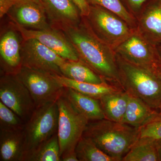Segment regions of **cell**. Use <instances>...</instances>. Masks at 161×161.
Segmentation results:
<instances>
[{"label": "cell", "instance_id": "6da1fadb", "mask_svg": "<svg viewBox=\"0 0 161 161\" xmlns=\"http://www.w3.org/2000/svg\"><path fill=\"white\" fill-rule=\"evenodd\" d=\"M63 32L80 60L106 81L116 84L121 87L115 51L94 33L84 17L78 25Z\"/></svg>", "mask_w": 161, "mask_h": 161}, {"label": "cell", "instance_id": "7a4b0ae2", "mask_svg": "<svg viewBox=\"0 0 161 161\" xmlns=\"http://www.w3.org/2000/svg\"><path fill=\"white\" fill-rule=\"evenodd\" d=\"M82 136L115 161H121L140 134L138 128L104 119L89 122Z\"/></svg>", "mask_w": 161, "mask_h": 161}, {"label": "cell", "instance_id": "3957f363", "mask_svg": "<svg viewBox=\"0 0 161 161\" xmlns=\"http://www.w3.org/2000/svg\"><path fill=\"white\" fill-rule=\"evenodd\" d=\"M116 57L121 87L158 112L161 108V79L155 70L132 64L116 54Z\"/></svg>", "mask_w": 161, "mask_h": 161}, {"label": "cell", "instance_id": "277c9868", "mask_svg": "<svg viewBox=\"0 0 161 161\" xmlns=\"http://www.w3.org/2000/svg\"><path fill=\"white\" fill-rule=\"evenodd\" d=\"M59 108L57 100L36 108L23 129L24 158L58 133Z\"/></svg>", "mask_w": 161, "mask_h": 161}, {"label": "cell", "instance_id": "5b68a950", "mask_svg": "<svg viewBox=\"0 0 161 161\" xmlns=\"http://www.w3.org/2000/svg\"><path fill=\"white\" fill-rule=\"evenodd\" d=\"M84 17L94 33L114 50L136 30L117 15L97 5H90L89 13Z\"/></svg>", "mask_w": 161, "mask_h": 161}, {"label": "cell", "instance_id": "8992f818", "mask_svg": "<svg viewBox=\"0 0 161 161\" xmlns=\"http://www.w3.org/2000/svg\"><path fill=\"white\" fill-rule=\"evenodd\" d=\"M57 103L59 108L58 135L61 158L65 153L75 152L89 121L75 109L63 95L58 98Z\"/></svg>", "mask_w": 161, "mask_h": 161}, {"label": "cell", "instance_id": "52a82bcc", "mask_svg": "<svg viewBox=\"0 0 161 161\" xmlns=\"http://www.w3.org/2000/svg\"><path fill=\"white\" fill-rule=\"evenodd\" d=\"M16 75L29 91L36 108L56 101L63 93L64 87L55 75L22 66Z\"/></svg>", "mask_w": 161, "mask_h": 161}, {"label": "cell", "instance_id": "ba28073f", "mask_svg": "<svg viewBox=\"0 0 161 161\" xmlns=\"http://www.w3.org/2000/svg\"><path fill=\"white\" fill-rule=\"evenodd\" d=\"M0 101L25 123L36 108L29 91L16 75L1 74Z\"/></svg>", "mask_w": 161, "mask_h": 161}, {"label": "cell", "instance_id": "9c48e42d", "mask_svg": "<svg viewBox=\"0 0 161 161\" xmlns=\"http://www.w3.org/2000/svg\"><path fill=\"white\" fill-rule=\"evenodd\" d=\"M114 51L127 62L148 69L155 70L159 61L155 45L144 37L136 29Z\"/></svg>", "mask_w": 161, "mask_h": 161}, {"label": "cell", "instance_id": "30bf717a", "mask_svg": "<svg viewBox=\"0 0 161 161\" xmlns=\"http://www.w3.org/2000/svg\"><path fill=\"white\" fill-rule=\"evenodd\" d=\"M22 66L36 69L53 75H62L60 67L66 60L35 39L23 40L21 43Z\"/></svg>", "mask_w": 161, "mask_h": 161}, {"label": "cell", "instance_id": "8fae6325", "mask_svg": "<svg viewBox=\"0 0 161 161\" xmlns=\"http://www.w3.org/2000/svg\"><path fill=\"white\" fill-rule=\"evenodd\" d=\"M12 26L19 33L23 40L35 39L67 60H79L78 53L63 32L53 28L48 29H26L14 22Z\"/></svg>", "mask_w": 161, "mask_h": 161}, {"label": "cell", "instance_id": "7c38bea8", "mask_svg": "<svg viewBox=\"0 0 161 161\" xmlns=\"http://www.w3.org/2000/svg\"><path fill=\"white\" fill-rule=\"evenodd\" d=\"M52 28L64 31L78 25L82 16L71 0H40Z\"/></svg>", "mask_w": 161, "mask_h": 161}, {"label": "cell", "instance_id": "4fadbf2b", "mask_svg": "<svg viewBox=\"0 0 161 161\" xmlns=\"http://www.w3.org/2000/svg\"><path fill=\"white\" fill-rule=\"evenodd\" d=\"M9 12L13 22L26 29L52 28L43 6L34 0H18Z\"/></svg>", "mask_w": 161, "mask_h": 161}, {"label": "cell", "instance_id": "5bb4252c", "mask_svg": "<svg viewBox=\"0 0 161 161\" xmlns=\"http://www.w3.org/2000/svg\"><path fill=\"white\" fill-rule=\"evenodd\" d=\"M21 44L14 31H6L0 41L1 74L17 75L22 67Z\"/></svg>", "mask_w": 161, "mask_h": 161}, {"label": "cell", "instance_id": "9a60e30c", "mask_svg": "<svg viewBox=\"0 0 161 161\" xmlns=\"http://www.w3.org/2000/svg\"><path fill=\"white\" fill-rule=\"evenodd\" d=\"M136 19L141 35L154 45L161 42V0L148 6Z\"/></svg>", "mask_w": 161, "mask_h": 161}, {"label": "cell", "instance_id": "2e32d148", "mask_svg": "<svg viewBox=\"0 0 161 161\" xmlns=\"http://www.w3.org/2000/svg\"><path fill=\"white\" fill-rule=\"evenodd\" d=\"M62 95L89 122L105 119L99 99L64 87Z\"/></svg>", "mask_w": 161, "mask_h": 161}, {"label": "cell", "instance_id": "e0dca14e", "mask_svg": "<svg viewBox=\"0 0 161 161\" xmlns=\"http://www.w3.org/2000/svg\"><path fill=\"white\" fill-rule=\"evenodd\" d=\"M24 153L23 130L0 131V161H23Z\"/></svg>", "mask_w": 161, "mask_h": 161}, {"label": "cell", "instance_id": "ac0fdd59", "mask_svg": "<svg viewBox=\"0 0 161 161\" xmlns=\"http://www.w3.org/2000/svg\"><path fill=\"white\" fill-rule=\"evenodd\" d=\"M128 98L129 95L122 89L101 97L99 100L105 119L123 123Z\"/></svg>", "mask_w": 161, "mask_h": 161}, {"label": "cell", "instance_id": "d6986e66", "mask_svg": "<svg viewBox=\"0 0 161 161\" xmlns=\"http://www.w3.org/2000/svg\"><path fill=\"white\" fill-rule=\"evenodd\" d=\"M129 95L128 104L123 123L140 128L158 114L138 98Z\"/></svg>", "mask_w": 161, "mask_h": 161}, {"label": "cell", "instance_id": "ffe728a7", "mask_svg": "<svg viewBox=\"0 0 161 161\" xmlns=\"http://www.w3.org/2000/svg\"><path fill=\"white\" fill-rule=\"evenodd\" d=\"M60 70L62 76L75 81L98 84L107 82L80 59L66 60Z\"/></svg>", "mask_w": 161, "mask_h": 161}, {"label": "cell", "instance_id": "44dd1931", "mask_svg": "<svg viewBox=\"0 0 161 161\" xmlns=\"http://www.w3.org/2000/svg\"><path fill=\"white\" fill-rule=\"evenodd\" d=\"M55 76L64 87L69 88L84 95L98 99L104 95L122 89L120 87L109 84L107 82L98 84L75 81L62 75H56Z\"/></svg>", "mask_w": 161, "mask_h": 161}, {"label": "cell", "instance_id": "7402d4cb", "mask_svg": "<svg viewBox=\"0 0 161 161\" xmlns=\"http://www.w3.org/2000/svg\"><path fill=\"white\" fill-rule=\"evenodd\" d=\"M123 161H159L158 139L140 137L123 158Z\"/></svg>", "mask_w": 161, "mask_h": 161}, {"label": "cell", "instance_id": "603a6c76", "mask_svg": "<svg viewBox=\"0 0 161 161\" xmlns=\"http://www.w3.org/2000/svg\"><path fill=\"white\" fill-rule=\"evenodd\" d=\"M23 161H61L58 133L27 154Z\"/></svg>", "mask_w": 161, "mask_h": 161}, {"label": "cell", "instance_id": "cb8c5ba5", "mask_svg": "<svg viewBox=\"0 0 161 161\" xmlns=\"http://www.w3.org/2000/svg\"><path fill=\"white\" fill-rule=\"evenodd\" d=\"M75 151L79 161H115L83 136L78 141Z\"/></svg>", "mask_w": 161, "mask_h": 161}, {"label": "cell", "instance_id": "d4e9b609", "mask_svg": "<svg viewBox=\"0 0 161 161\" xmlns=\"http://www.w3.org/2000/svg\"><path fill=\"white\" fill-rule=\"evenodd\" d=\"M90 5H97L112 12L125 20L132 29L137 26V19L130 14L120 0H87Z\"/></svg>", "mask_w": 161, "mask_h": 161}, {"label": "cell", "instance_id": "484cf974", "mask_svg": "<svg viewBox=\"0 0 161 161\" xmlns=\"http://www.w3.org/2000/svg\"><path fill=\"white\" fill-rule=\"evenodd\" d=\"M25 123L15 112L0 101V131L23 130Z\"/></svg>", "mask_w": 161, "mask_h": 161}, {"label": "cell", "instance_id": "4316f807", "mask_svg": "<svg viewBox=\"0 0 161 161\" xmlns=\"http://www.w3.org/2000/svg\"><path fill=\"white\" fill-rule=\"evenodd\" d=\"M139 130L140 137H150L161 140V115L158 113L143 126L139 128Z\"/></svg>", "mask_w": 161, "mask_h": 161}, {"label": "cell", "instance_id": "83f0119b", "mask_svg": "<svg viewBox=\"0 0 161 161\" xmlns=\"http://www.w3.org/2000/svg\"><path fill=\"white\" fill-rule=\"evenodd\" d=\"M130 9V13L136 18L138 15V13L141 10L142 6L145 2L148 0H127Z\"/></svg>", "mask_w": 161, "mask_h": 161}, {"label": "cell", "instance_id": "f1b7e54d", "mask_svg": "<svg viewBox=\"0 0 161 161\" xmlns=\"http://www.w3.org/2000/svg\"><path fill=\"white\" fill-rule=\"evenodd\" d=\"M77 6L82 17H86L89 13L90 5L87 0H71Z\"/></svg>", "mask_w": 161, "mask_h": 161}, {"label": "cell", "instance_id": "f546056e", "mask_svg": "<svg viewBox=\"0 0 161 161\" xmlns=\"http://www.w3.org/2000/svg\"><path fill=\"white\" fill-rule=\"evenodd\" d=\"M18 0H0V17L3 18L13 7Z\"/></svg>", "mask_w": 161, "mask_h": 161}, {"label": "cell", "instance_id": "4dcf8cb0", "mask_svg": "<svg viewBox=\"0 0 161 161\" xmlns=\"http://www.w3.org/2000/svg\"><path fill=\"white\" fill-rule=\"evenodd\" d=\"M61 161H79L75 151L68 153L61 156Z\"/></svg>", "mask_w": 161, "mask_h": 161}, {"label": "cell", "instance_id": "1f68e13d", "mask_svg": "<svg viewBox=\"0 0 161 161\" xmlns=\"http://www.w3.org/2000/svg\"><path fill=\"white\" fill-rule=\"evenodd\" d=\"M156 49L160 61H161V42L155 45Z\"/></svg>", "mask_w": 161, "mask_h": 161}, {"label": "cell", "instance_id": "d6a6232c", "mask_svg": "<svg viewBox=\"0 0 161 161\" xmlns=\"http://www.w3.org/2000/svg\"><path fill=\"white\" fill-rule=\"evenodd\" d=\"M155 70L161 79V61H160V60L156 67Z\"/></svg>", "mask_w": 161, "mask_h": 161}, {"label": "cell", "instance_id": "836d02e7", "mask_svg": "<svg viewBox=\"0 0 161 161\" xmlns=\"http://www.w3.org/2000/svg\"><path fill=\"white\" fill-rule=\"evenodd\" d=\"M158 150L159 161H161V140H158Z\"/></svg>", "mask_w": 161, "mask_h": 161}, {"label": "cell", "instance_id": "e575fe53", "mask_svg": "<svg viewBox=\"0 0 161 161\" xmlns=\"http://www.w3.org/2000/svg\"><path fill=\"white\" fill-rule=\"evenodd\" d=\"M34 1L35 2H36L37 3H38V4H40V5H41V6H43L42 3H41V2H40V0H34Z\"/></svg>", "mask_w": 161, "mask_h": 161}, {"label": "cell", "instance_id": "d590c367", "mask_svg": "<svg viewBox=\"0 0 161 161\" xmlns=\"http://www.w3.org/2000/svg\"><path fill=\"white\" fill-rule=\"evenodd\" d=\"M158 113L161 115V108L159 110V111Z\"/></svg>", "mask_w": 161, "mask_h": 161}]
</instances>
